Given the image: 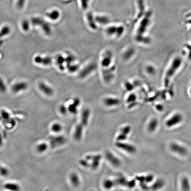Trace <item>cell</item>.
Masks as SVG:
<instances>
[{
  "label": "cell",
  "instance_id": "1",
  "mask_svg": "<svg viewBox=\"0 0 191 191\" xmlns=\"http://www.w3.org/2000/svg\"><path fill=\"white\" fill-rule=\"evenodd\" d=\"M104 33L106 36L112 39H119L123 36L125 32L124 25L121 24H109L105 27Z\"/></svg>",
  "mask_w": 191,
  "mask_h": 191
},
{
  "label": "cell",
  "instance_id": "2",
  "mask_svg": "<svg viewBox=\"0 0 191 191\" xmlns=\"http://www.w3.org/2000/svg\"><path fill=\"white\" fill-rule=\"evenodd\" d=\"M90 115V112L88 109H85L82 113L81 121L77 126L74 133V138L77 141L81 139L82 136L84 127L87 126Z\"/></svg>",
  "mask_w": 191,
  "mask_h": 191
},
{
  "label": "cell",
  "instance_id": "3",
  "mask_svg": "<svg viewBox=\"0 0 191 191\" xmlns=\"http://www.w3.org/2000/svg\"><path fill=\"white\" fill-rule=\"evenodd\" d=\"M114 60V54L111 50H104L100 55L99 66L100 69L110 67L116 65Z\"/></svg>",
  "mask_w": 191,
  "mask_h": 191
},
{
  "label": "cell",
  "instance_id": "4",
  "mask_svg": "<svg viewBox=\"0 0 191 191\" xmlns=\"http://www.w3.org/2000/svg\"><path fill=\"white\" fill-rule=\"evenodd\" d=\"M97 68V64L91 61L85 64L82 67H80L78 72V77L81 79H85L93 74Z\"/></svg>",
  "mask_w": 191,
  "mask_h": 191
},
{
  "label": "cell",
  "instance_id": "5",
  "mask_svg": "<svg viewBox=\"0 0 191 191\" xmlns=\"http://www.w3.org/2000/svg\"><path fill=\"white\" fill-rule=\"evenodd\" d=\"M31 23L33 26H40L46 35H49L52 34V28L50 24L41 18L33 17L31 19Z\"/></svg>",
  "mask_w": 191,
  "mask_h": 191
},
{
  "label": "cell",
  "instance_id": "6",
  "mask_svg": "<svg viewBox=\"0 0 191 191\" xmlns=\"http://www.w3.org/2000/svg\"><path fill=\"white\" fill-rule=\"evenodd\" d=\"M183 119V117L181 114L175 113L166 121L165 125L168 128H171L180 124L182 121Z\"/></svg>",
  "mask_w": 191,
  "mask_h": 191
},
{
  "label": "cell",
  "instance_id": "7",
  "mask_svg": "<svg viewBox=\"0 0 191 191\" xmlns=\"http://www.w3.org/2000/svg\"><path fill=\"white\" fill-rule=\"evenodd\" d=\"M171 150L174 153L181 156H185L188 154V150L184 145L178 143H172L170 145Z\"/></svg>",
  "mask_w": 191,
  "mask_h": 191
},
{
  "label": "cell",
  "instance_id": "8",
  "mask_svg": "<svg viewBox=\"0 0 191 191\" xmlns=\"http://www.w3.org/2000/svg\"><path fill=\"white\" fill-rule=\"evenodd\" d=\"M116 147L121 150H124L127 153L130 154H134L136 152V147L131 144L123 143L121 141H118L117 143H116Z\"/></svg>",
  "mask_w": 191,
  "mask_h": 191
},
{
  "label": "cell",
  "instance_id": "9",
  "mask_svg": "<svg viewBox=\"0 0 191 191\" xmlns=\"http://www.w3.org/2000/svg\"><path fill=\"white\" fill-rule=\"evenodd\" d=\"M39 88L42 93L47 96H52L54 94V90L53 88L45 83L43 82H40L39 84Z\"/></svg>",
  "mask_w": 191,
  "mask_h": 191
},
{
  "label": "cell",
  "instance_id": "10",
  "mask_svg": "<svg viewBox=\"0 0 191 191\" xmlns=\"http://www.w3.org/2000/svg\"><path fill=\"white\" fill-rule=\"evenodd\" d=\"M96 24L97 26H106L110 24V18L105 15H98L94 16Z\"/></svg>",
  "mask_w": 191,
  "mask_h": 191
},
{
  "label": "cell",
  "instance_id": "11",
  "mask_svg": "<svg viewBox=\"0 0 191 191\" xmlns=\"http://www.w3.org/2000/svg\"><path fill=\"white\" fill-rule=\"evenodd\" d=\"M65 138L62 136H55L50 138V144L52 148H55L62 145L65 143Z\"/></svg>",
  "mask_w": 191,
  "mask_h": 191
},
{
  "label": "cell",
  "instance_id": "12",
  "mask_svg": "<svg viewBox=\"0 0 191 191\" xmlns=\"http://www.w3.org/2000/svg\"><path fill=\"white\" fill-rule=\"evenodd\" d=\"M28 88V85L27 83L21 81L14 84L12 86V91L14 93H17L21 91L26 90Z\"/></svg>",
  "mask_w": 191,
  "mask_h": 191
},
{
  "label": "cell",
  "instance_id": "13",
  "mask_svg": "<svg viewBox=\"0 0 191 191\" xmlns=\"http://www.w3.org/2000/svg\"><path fill=\"white\" fill-rule=\"evenodd\" d=\"M34 61L35 63L47 66L52 64L53 60L52 58L50 57H42L41 56H37L34 58Z\"/></svg>",
  "mask_w": 191,
  "mask_h": 191
},
{
  "label": "cell",
  "instance_id": "14",
  "mask_svg": "<svg viewBox=\"0 0 191 191\" xmlns=\"http://www.w3.org/2000/svg\"><path fill=\"white\" fill-rule=\"evenodd\" d=\"M131 131V128L129 126H126L123 127L121 129L120 133L117 137V139L118 141L122 142L126 139L128 134L130 133Z\"/></svg>",
  "mask_w": 191,
  "mask_h": 191
},
{
  "label": "cell",
  "instance_id": "15",
  "mask_svg": "<svg viewBox=\"0 0 191 191\" xmlns=\"http://www.w3.org/2000/svg\"><path fill=\"white\" fill-rule=\"evenodd\" d=\"M56 65H57L59 69L63 71L66 69V62L65 56L59 54L56 56L55 59Z\"/></svg>",
  "mask_w": 191,
  "mask_h": 191
},
{
  "label": "cell",
  "instance_id": "16",
  "mask_svg": "<svg viewBox=\"0 0 191 191\" xmlns=\"http://www.w3.org/2000/svg\"><path fill=\"white\" fill-rule=\"evenodd\" d=\"M106 158L109 162L114 166H119L120 165V161L110 152H107L105 154Z\"/></svg>",
  "mask_w": 191,
  "mask_h": 191
},
{
  "label": "cell",
  "instance_id": "17",
  "mask_svg": "<svg viewBox=\"0 0 191 191\" xmlns=\"http://www.w3.org/2000/svg\"><path fill=\"white\" fill-rule=\"evenodd\" d=\"M86 23L88 28L93 31H95L97 29L98 26L96 24L94 16L91 14H88L86 19Z\"/></svg>",
  "mask_w": 191,
  "mask_h": 191
},
{
  "label": "cell",
  "instance_id": "18",
  "mask_svg": "<svg viewBox=\"0 0 191 191\" xmlns=\"http://www.w3.org/2000/svg\"><path fill=\"white\" fill-rule=\"evenodd\" d=\"M81 104V101L79 99L75 98L74 99L72 104L69 105L68 107V110L72 114H76L78 112L77 108L79 107Z\"/></svg>",
  "mask_w": 191,
  "mask_h": 191
},
{
  "label": "cell",
  "instance_id": "19",
  "mask_svg": "<svg viewBox=\"0 0 191 191\" xmlns=\"http://www.w3.org/2000/svg\"><path fill=\"white\" fill-rule=\"evenodd\" d=\"M105 105L107 107L116 106L120 104V100L117 98L112 97H105L103 100Z\"/></svg>",
  "mask_w": 191,
  "mask_h": 191
},
{
  "label": "cell",
  "instance_id": "20",
  "mask_svg": "<svg viewBox=\"0 0 191 191\" xmlns=\"http://www.w3.org/2000/svg\"><path fill=\"white\" fill-rule=\"evenodd\" d=\"M101 156L99 155H97L95 156L88 155L86 157V160H92L93 162L91 165V167L93 169H97L100 165V161L101 159Z\"/></svg>",
  "mask_w": 191,
  "mask_h": 191
},
{
  "label": "cell",
  "instance_id": "21",
  "mask_svg": "<svg viewBox=\"0 0 191 191\" xmlns=\"http://www.w3.org/2000/svg\"><path fill=\"white\" fill-rule=\"evenodd\" d=\"M158 121L155 118H153L149 122L147 125V129L150 132H154L157 129L158 126Z\"/></svg>",
  "mask_w": 191,
  "mask_h": 191
},
{
  "label": "cell",
  "instance_id": "22",
  "mask_svg": "<svg viewBox=\"0 0 191 191\" xmlns=\"http://www.w3.org/2000/svg\"><path fill=\"white\" fill-rule=\"evenodd\" d=\"M181 187L182 189L184 191H189L191 190V184L188 177L184 176L181 179Z\"/></svg>",
  "mask_w": 191,
  "mask_h": 191
},
{
  "label": "cell",
  "instance_id": "23",
  "mask_svg": "<svg viewBox=\"0 0 191 191\" xmlns=\"http://www.w3.org/2000/svg\"><path fill=\"white\" fill-rule=\"evenodd\" d=\"M4 188L5 189L12 191H19L21 187L18 184L13 182H8L4 185Z\"/></svg>",
  "mask_w": 191,
  "mask_h": 191
},
{
  "label": "cell",
  "instance_id": "24",
  "mask_svg": "<svg viewBox=\"0 0 191 191\" xmlns=\"http://www.w3.org/2000/svg\"><path fill=\"white\" fill-rule=\"evenodd\" d=\"M48 145L45 142L39 143L36 147V150L38 153L42 154L46 152L48 149Z\"/></svg>",
  "mask_w": 191,
  "mask_h": 191
},
{
  "label": "cell",
  "instance_id": "25",
  "mask_svg": "<svg viewBox=\"0 0 191 191\" xmlns=\"http://www.w3.org/2000/svg\"><path fill=\"white\" fill-rule=\"evenodd\" d=\"M46 15L47 17L52 21L57 20L60 16V12L57 10H54L50 12H47Z\"/></svg>",
  "mask_w": 191,
  "mask_h": 191
},
{
  "label": "cell",
  "instance_id": "26",
  "mask_svg": "<svg viewBox=\"0 0 191 191\" xmlns=\"http://www.w3.org/2000/svg\"><path fill=\"white\" fill-rule=\"evenodd\" d=\"M70 181L71 184L75 187L78 186L80 183L79 178L78 175L75 173L71 174L70 176Z\"/></svg>",
  "mask_w": 191,
  "mask_h": 191
},
{
  "label": "cell",
  "instance_id": "27",
  "mask_svg": "<svg viewBox=\"0 0 191 191\" xmlns=\"http://www.w3.org/2000/svg\"><path fill=\"white\" fill-rule=\"evenodd\" d=\"M164 185V182L162 180L159 179L157 181L152 184L151 188L153 190L159 189L162 188Z\"/></svg>",
  "mask_w": 191,
  "mask_h": 191
},
{
  "label": "cell",
  "instance_id": "28",
  "mask_svg": "<svg viewBox=\"0 0 191 191\" xmlns=\"http://www.w3.org/2000/svg\"><path fill=\"white\" fill-rule=\"evenodd\" d=\"M50 129L53 132L59 133L60 132L62 129V126L60 124L55 123L52 124L50 127Z\"/></svg>",
  "mask_w": 191,
  "mask_h": 191
},
{
  "label": "cell",
  "instance_id": "29",
  "mask_svg": "<svg viewBox=\"0 0 191 191\" xmlns=\"http://www.w3.org/2000/svg\"><path fill=\"white\" fill-rule=\"evenodd\" d=\"M11 29L8 26H4L0 31V39L9 35L10 33Z\"/></svg>",
  "mask_w": 191,
  "mask_h": 191
},
{
  "label": "cell",
  "instance_id": "30",
  "mask_svg": "<svg viewBox=\"0 0 191 191\" xmlns=\"http://www.w3.org/2000/svg\"><path fill=\"white\" fill-rule=\"evenodd\" d=\"M9 174V171L7 168L5 166H1L0 168V175L3 177L8 176Z\"/></svg>",
  "mask_w": 191,
  "mask_h": 191
},
{
  "label": "cell",
  "instance_id": "31",
  "mask_svg": "<svg viewBox=\"0 0 191 191\" xmlns=\"http://www.w3.org/2000/svg\"><path fill=\"white\" fill-rule=\"evenodd\" d=\"M103 185H104V188H106V189H110V188H112V187L114 186V183H113V181L111 180H107L106 181H104Z\"/></svg>",
  "mask_w": 191,
  "mask_h": 191
},
{
  "label": "cell",
  "instance_id": "32",
  "mask_svg": "<svg viewBox=\"0 0 191 191\" xmlns=\"http://www.w3.org/2000/svg\"><path fill=\"white\" fill-rule=\"evenodd\" d=\"M22 27L23 29L25 31H28L29 29L30 24L29 22L27 20H24L22 23Z\"/></svg>",
  "mask_w": 191,
  "mask_h": 191
},
{
  "label": "cell",
  "instance_id": "33",
  "mask_svg": "<svg viewBox=\"0 0 191 191\" xmlns=\"http://www.w3.org/2000/svg\"><path fill=\"white\" fill-rule=\"evenodd\" d=\"M6 86L2 78H0V92L4 93L6 91Z\"/></svg>",
  "mask_w": 191,
  "mask_h": 191
},
{
  "label": "cell",
  "instance_id": "34",
  "mask_svg": "<svg viewBox=\"0 0 191 191\" xmlns=\"http://www.w3.org/2000/svg\"><path fill=\"white\" fill-rule=\"evenodd\" d=\"M154 177L152 175H148L145 176V182L147 183H150L153 181Z\"/></svg>",
  "mask_w": 191,
  "mask_h": 191
},
{
  "label": "cell",
  "instance_id": "35",
  "mask_svg": "<svg viewBox=\"0 0 191 191\" xmlns=\"http://www.w3.org/2000/svg\"><path fill=\"white\" fill-rule=\"evenodd\" d=\"M59 109L60 112L63 115H65L66 114L68 110L67 108L64 105H61Z\"/></svg>",
  "mask_w": 191,
  "mask_h": 191
},
{
  "label": "cell",
  "instance_id": "36",
  "mask_svg": "<svg viewBox=\"0 0 191 191\" xmlns=\"http://www.w3.org/2000/svg\"><path fill=\"white\" fill-rule=\"evenodd\" d=\"M25 1L26 0H18L16 4L17 7L19 9H22L24 7Z\"/></svg>",
  "mask_w": 191,
  "mask_h": 191
},
{
  "label": "cell",
  "instance_id": "37",
  "mask_svg": "<svg viewBox=\"0 0 191 191\" xmlns=\"http://www.w3.org/2000/svg\"><path fill=\"white\" fill-rule=\"evenodd\" d=\"M1 116L3 119H8L9 118V114L8 112L3 111L1 114Z\"/></svg>",
  "mask_w": 191,
  "mask_h": 191
},
{
  "label": "cell",
  "instance_id": "38",
  "mask_svg": "<svg viewBox=\"0 0 191 191\" xmlns=\"http://www.w3.org/2000/svg\"><path fill=\"white\" fill-rule=\"evenodd\" d=\"M135 95H134L133 94H131V95H130L128 97V98L127 99V102L128 103H130L131 102L133 101H135Z\"/></svg>",
  "mask_w": 191,
  "mask_h": 191
},
{
  "label": "cell",
  "instance_id": "39",
  "mask_svg": "<svg viewBox=\"0 0 191 191\" xmlns=\"http://www.w3.org/2000/svg\"><path fill=\"white\" fill-rule=\"evenodd\" d=\"M80 164H81L82 166H83V167H88V166L89 165L87 161L85 160H81V161L80 162Z\"/></svg>",
  "mask_w": 191,
  "mask_h": 191
},
{
  "label": "cell",
  "instance_id": "40",
  "mask_svg": "<svg viewBox=\"0 0 191 191\" xmlns=\"http://www.w3.org/2000/svg\"><path fill=\"white\" fill-rule=\"evenodd\" d=\"M118 181L119 182V183L121 184H126V180L125 179V178L124 177H121V178H119V179L118 180Z\"/></svg>",
  "mask_w": 191,
  "mask_h": 191
},
{
  "label": "cell",
  "instance_id": "41",
  "mask_svg": "<svg viewBox=\"0 0 191 191\" xmlns=\"http://www.w3.org/2000/svg\"><path fill=\"white\" fill-rule=\"evenodd\" d=\"M127 185H128L130 188H132L134 187V186H135V181L134 180H132V181H130L128 183H127Z\"/></svg>",
  "mask_w": 191,
  "mask_h": 191
},
{
  "label": "cell",
  "instance_id": "42",
  "mask_svg": "<svg viewBox=\"0 0 191 191\" xmlns=\"http://www.w3.org/2000/svg\"><path fill=\"white\" fill-rule=\"evenodd\" d=\"M2 144H3V140H2V138L1 134L0 133V146H1Z\"/></svg>",
  "mask_w": 191,
  "mask_h": 191
},
{
  "label": "cell",
  "instance_id": "43",
  "mask_svg": "<svg viewBox=\"0 0 191 191\" xmlns=\"http://www.w3.org/2000/svg\"><path fill=\"white\" fill-rule=\"evenodd\" d=\"M2 166V165H1V164H0V168L1 167V166Z\"/></svg>",
  "mask_w": 191,
  "mask_h": 191
}]
</instances>
